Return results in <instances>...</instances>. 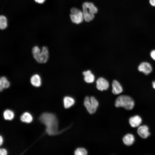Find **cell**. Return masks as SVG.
I'll return each mask as SVG.
<instances>
[{"label":"cell","mask_w":155,"mask_h":155,"mask_svg":"<svg viewBox=\"0 0 155 155\" xmlns=\"http://www.w3.org/2000/svg\"><path fill=\"white\" fill-rule=\"evenodd\" d=\"M39 120L46 127V131L50 135L58 134V121L56 116L54 114L45 113L42 114L39 117Z\"/></svg>","instance_id":"6da1fadb"},{"label":"cell","mask_w":155,"mask_h":155,"mask_svg":"<svg viewBox=\"0 0 155 155\" xmlns=\"http://www.w3.org/2000/svg\"><path fill=\"white\" fill-rule=\"evenodd\" d=\"M3 116L5 119L11 120L13 119L14 117V114L12 111L7 109L4 112Z\"/></svg>","instance_id":"ac0fdd59"},{"label":"cell","mask_w":155,"mask_h":155,"mask_svg":"<svg viewBox=\"0 0 155 155\" xmlns=\"http://www.w3.org/2000/svg\"><path fill=\"white\" fill-rule=\"evenodd\" d=\"M74 154L75 155H86L88 154V152L84 148H78L75 150Z\"/></svg>","instance_id":"ffe728a7"},{"label":"cell","mask_w":155,"mask_h":155,"mask_svg":"<svg viewBox=\"0 0 155 155\" xmlns=\"http://www.w3.org/2000/svg\"><path fill=\"white\" fill-rule=\"evenodd\" d=\"M7 20L6 18L3 15L0 16V28L1 30L5 29L7 27Z\"/></svg>","instance_id":"d6986e66"},{"label":"cell","mask_w":155,"mask_h":155,"mask_svg":"<svg viewBox=\"0 0 155 155\" xmlns=\"http://www.w3.org/2000/svg\"><path fill=\"white\" fill-rule=\"evenodd\" d=\"M21 121L26 123H30L32 120V117L31 115L28 112L24 113L20 117Z\"/></svg>","instance_id":"e0dca14e"},{"label":"cell","mask_w":155,"mask_h":155,"mask_svg":"<svg viewBox=\"0 0 155 155\" xmlns=\"http://www.w3.org/2000/svg\"><path fill=\"white\" fill-rule=\"evenodd\" d=\"M70 11V18L73 23L79 24L82 22L84 20L82 11L74 7L71 8Z\"/></svg>","instance_id":"5b68a950"},{"label":"cell","mask_w":155,"mask_h":155,"mask_svg":"<svg viewBox=\"0 0 155 155\" xmlns=\"http://www.w3.org/2000/svg\"><path fill=\"white\" fill-rule=\"evenodd\" d=\"M148 127L146 125L141 126L139 127L137 130L138 134L142 138L145 139L149 136L150 133L148 131Z\"/></svg>","instance_id":"30bf717a"},{"label":"cell","mask_w":155,"mask_h":155,"mask_svg":"<svg viewBox=\"0 0 155 155\" xmlns=\"http://www.w3.org/2000/svg\"><path fill=\"white\" fill-rule=\"evenodd\" d=\"M10 83L7 78L5 76H1L0 78V91H2L4 89L9 87Z\"/></svg>","instance_id":"9a60e30c"},{"label":"cell","mask_w":155,"mask_h":155,"mask_svg":"<svg viewBox=\"0 0 155 155\" xmlns=\"http://www.w3.org/2000/svg\"><path fill=\"white\" fill-rule=\"evenodd\" d=\"M134 136L132 134L128 133L124 136L123 141L125 145L129 146L132 144L134 141Z\"/></svg>","instance_id":"2e32d148"},{"label":"cell","mask_w":155,"mask_h":155,"mask_svg":"<svg viewBox=\"0 0 155 155\" xmlns=\"http://www.w3.org/2000/svg\"><path fill=\"white\" fill-rule=\"evenodd\" d=\"M83 74L84 76V80L86 82L92 83L94 82L95 79L94 76L90 70L84 71Z\"/></svg>","instance_id":"5bb4252c"},{"label":"cell","mask_w":155,"mask_h":155,"mask_svg":"<svg viewBox=\"0 0 155 155\" xmlns=\"http://www.w3.org/2000/svg\"><path fill=\"white\" fill-rule=\"evenodd\" d=\"M32 53L33 57L38 63H45L48 60L49 52L47 46H44L40 49L38 46H35L32 48Z\"/></svg>","instance_id":"7a4b0ae2"},{"label":"cell","mask_w":155,"mask_h":155,"mask_svg":"<svg viewBox=\"0 0 155 155\" xmlns=\"http://www.w3.org/2000/svg\"><path fill=\"white\" fill-rule=\"evenodd\" d=\"M150 4L153 6H155V0H149Z\"/></svg>","instance_id":"603a6c76"},{"label":"cell","mask_w":155,"mask_h":155,"mask_svg":"<svg viewBox=\"0 0 155 155\" xmlns=\"http://www.w3.org/2000/svg\"><path fill=\"white\" fill-rule=\"evenodd\" d=\"M7 150L5 149L1 148L0 150V155H6L7 154Z\"/></svg>","instance_id":"44dd1931"},{"label":"cell","mask_w":155,"mask_h":155,"mask_svg":"<svg viewBox=\"0 0 155 155\" xmlns=\"http://www.w3.org/2000/svg\"><path fill=\"white\" fill-rule=\"evenodd\" d=\"M97 89L100 91L107 90L109 86V84L106 80L102 77H100L96 82Z\"/></svg>","instance_id":"52a82bcc"},{"label":"cell","mask_w":155,"mask_h":155,"mask_svg":"<svg viewBox=\"0 0 155 155\" xmlns=\"http://www.w3.org/2000/svg\"><path fill=\"white\" fill-rule=\"evenodd\" d=\"M152 86L155 89V81L152 82Z\"/></svg>","instance_id":"484cf974"},{"label":"cell","mask_w":155,"mask_h":155,"mask_svg":"<svg viewBox=\"0 0 155 155\" xmlns=\"http://www.w3.org/2000/svg\"><path fill=\"white\" fill-rule=\"evenodd\" d=\"M138 70L146 75L150 73L152 70V67L150 64L146 62L141 63L138 67Z\"/></svg>","instance_id":"ba28073f"},{"label":"cell","mask_w":155,"mask_h":155,"mask_svg":"<svg viewBox=\"0 0 155 155\" xmlns=\"http://www.w3.org/2000/svg\"><path fill=\"white\" fill-rule=\"evenodd\" d=\"M37 3H42L44 2L45 0H34Z\"/></svg>","instance_id":"cb8c5ba5"},{"label":"cell","mask_w":155,"mask_h":155,"mask_svg":"<svg viewBox=\"0 0 155 155\" xmlns=\"http://www.w3.org/2000/svg\"><path fill=\"white\" fill-rule=\"evenodd\" d=\"M3 139L1 136H0V145L1 146L3 143Z\"/></svg>","instance_id":"d4e9b609"},{"label":"cell","mask_w":155,"mask_h":155,"mask_svg":"<svg viewBox=\"0 0 155 155\" xmlns=\"http://www.w3.org/2000/svg\"><path fill=\"white\" fill-rule=\"evenodd\" d=\"M150 55L152 59L155 60V50L151 51L150 53Z\"/></svg>","instance_id":"7402d4cb"},{"label":"cell","mask_w":155,"mask_h":155,"mask_svg":"<svg viewBox=\"0 0 155 155\" xmlns=\"http://www.w3.org/2000/svg\"><path fill=\"white\" fill-rule=\"evenodd\" d=\"M31 84L36 87H40L42 84V79L40 76L38 74H33L30 79Z\"/></svg>","instance_id":"9c48e42d"},{"label":"cell","mask_w":155,"mask_h":155,"mask_svg":"<svg viewBox=\"0 0 155 155\" xmlns=\"http://www.w3.org/2000/svg\"><path fill=\"white\" fill-rule=\"evenodd\" d=\"M129 123L130 125L133 127L139 126L141 124L142 119L138 115H135L131 117L129 119Z\"/></svg>","instance_id":"7c38bea8"},{"label":"cell","mask_w":155,"mask_h":155,"mask_svg":"<svg viewBox=\"0 0 155 155\" xmlns=\"http://www.w3.org/2000/svg\"><path fill=\"white\" fill-rule=\"evenodd\" d=\"M112 86V92L113 94H118L122 92L123 90L122 86L117 81L114 80L113 81Z\"/></svg>","instance_id":"8fae6325"},{"label":"cell","mask_w":155,"mask_h":155,"mask_svg":"<svg viewBox=\"0 0 155 155\" xmlns=\"http://www.w3.org/2000/svg\"><path fill=\"white\" fill-rule=\"evenodd\" d=\"M82 11L95 15L98 12L97 8L93 3L91 2H86L82 4Z\"/></svg>","instance_id":"8992f818"},{"label":"cell","mask_w":155,"mask_h":155,"mask_svg":"<svg viewBox=\"0 0 155 155\" xmlns=\"http://www.w3.org/2000/svg\"><path fill=\"white\" fill-rule=\"evenodd\" d=\"M115 105L117 107H123L127 110H131L133 108L134 102L129 96L122 95L119 96L116 98Z\"/></svg>","instance_id":"3957f363"},{"label":"cell","mask_w":155,"mask_h":155,"mask_svg":"<svg viewBox=\"0 0 155 155\" xmlns=\"http://www.w3.org/2000/svg\"><path fill=\"white\" fill-rule=\"evenodd\" d=\"M75 102L74 98L69 96H66L63 99V105L65 108H68L72 106Z\"/></svg>","instance_id":"4fadbf2b"},{"label":"cell","mask_w":155,"mask_h":155,"mask_svg":"<svg viewBox=\"0 0 155 155\" xmlns=\"http://www.w3.org/2000/svg\"><path fill=\"white\" fill-rule=\"evenodd\" d=\"M84 104L87 111L90 114H94L99 106L97 100L94 96H87L84 100Z\"/></svg>","instance_id":"277c9868"}]
</instances>
